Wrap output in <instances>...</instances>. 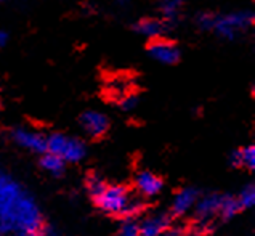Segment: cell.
<instances>
[{
  "instance_id": "cell-1",
  "label": "cell",
  "mask_w": 255,
  "mask_h": 236,
  "mask_svg": "<svg viewBox=\"0 0 255 236\" xmlns=\"http://www.w3.org/2000/svg\"><path fill=\"white\" fill-rule=\"evenodd\" d=\"M0 228L2 233L26 235L45 230L37 201L6 177H0Z\"/></svg>"
},
{
  "instance_id": "cell-2",
  "label": "cell",
  "mask_w": 255,
  "mask_h": 236,
  "mask_svg": "<svg viewBox=\"0 0 255 236\" xmlns=\"http://www.w3.org/2000/svg\"><path fill=\"white\" fill-rule=\"evenodd\" d=\"M130 191L124 185H105V188L93 198L95 206L109 216L122 217L130 201Z\"/></svg>"
},
{
  "instance_id": "cell-3",
  "label": "cell",
  "mask_w": 255,
  "mask_h": 236,
  "mask_svg": "<svg viewBox=\"0 0 255 236\" xmlns=\"http://www.w3.org/2000/svg\"><path fill=\"white\" fill-rule=\"evenodd\" d=\"M47 151L61 156L66 161V164L68 162H71V164L81 162L87 154V148L84 142H81V140L74 137L58 134V132L56 134H50L47 137Z\"/></svg>"
},
{
  "instance_id": "cell-4",
  "label": "cell",
  "mask_w": 255,
  "mask_h": 236,
  "mask_svg": "<svg viewBox=\"0 0 255 236\" xmlns=\"http://www.w3.org/2000/svg\"><path fill=\"white\" fill-rule=\"evenodd\" d=\"M254 18L255 16L252 11H236V13L220 14V16H215L212 29L220 37L233 40L254 24Z\"/></svg>"
},
{
  "instance_id": "cell-5",
  "label": "cell",
  "mask_w": 255,
  "mask_h": 236,
  "mask_svg": "<svg viewBox=\"0 0 255 236\" xmlns=\"http://www.w3.org/2000/svg\"><path fill=\"white\" fill-rule=\"evenodd\" d=\"M220 203H222V195L218 193H210V195H201L198 203H196L193 209V219L194 222L201 225L210 224V220L218 217V211H220Z\"/></svg>"
},
{
  "instance_id": "cell-6",
  "label": "cell",
  "mask_w": 255,
  "mask_h": 236,
  "mask_svg": "<svg viewBox=\"0 0 255 236\" xmlns=\"http://www.w3.org/2000/svg\"><path fill=\"white\" fill-rule=\"evenodd\" d=\"M10 137L14 143L19 145L24 150H29L37 154H43L47 151V137H43L39 132L16 127L10 132Z\"/></svg>"
},
{
  "instance_id": "cell-7",
  "label": "cell",
  "mask_w": 255,
  "mask_h": 236,
  "mask_svg": "<svg viewBox=\"0 0 255 236\" xmlns=\"http://www.w3.org/2000/svg\"><path fill=\"white\" fill-rule=\"evenodd\" d=\"M201 193L193 187H186L177 191V195L173 196V201L170 206V216L173 219H180L185 217L188 214H191L196 203H198Z\"/></svg>"
},
{
  "instance_id": "cell-8",
  "label": "cell",
  "mask_w": 255,
  "mask_h": 236,
  "mask_svg": "<svg viewBox=\"0 0 255 236\" xmlns=\"http://www.w3.org/2000/svg\"><path fill=\"white\" fill-rule=\"evenodd\" d=\"M173 217L169 212H156L149 216H141L138 222L140 227V236H161L167 228L172 227Z\"/></svg>"
},
{
  "instance_id": "cell-9",
  "label": "cell",
  "mask_w": 255,
  "mask_h": 236,
  "mask_svg": "<svg viewBox=\"0 0 255 236\" xmlns=\"http://www.w3.org/2000/svg\"><path fill=\"white\" fill-rule=\"evenodd\" d=\"M79 122H81L85 134L92 138H101L103 135H106L109 130V125H111V122H109L108 116L105 113L95 111V109L85 111L81 116Z\"/></svg>"
},
{
  "instance_id": "cell-10",
  "label": "cell",
  "mask_w": 255,
  "mask_h": 236,
  "mask_svg": "<svg viewBox=\"0 0 255 236\" xmlns=\"http://www.w3.org/2000/svg\"><path fill=\"white\" fill-rule=\"evenodd\" d=\"M148 51L152 60H156L162 64H175L180 61L181 51L173 42L165 39H154L148 47Z\"/></svg>"
},
{
  "instance_id": "cell-11",
  "label": "cell",
  "mask_w": 255,
  "mask_h": 236,
  "mask_svg": "<svg viewBox=\"0 0 255 236\" xmlns=\"http://www.w3.org/2000/svg\"><path fill=\"white\" fill-rule=\"evenodd\" d=\"M135 188L141 198L149 199L161 193L164 188V180L154 172L140 171L135 175Z\"/></svg>"
},
{
  "instance_id": "cell-12",
  "label": "cell",
  "mask_w": 255,
  "mask_h": 236,
  "mask_svg": "<svg viewBox=\"0 0 255 236\" xmlns=\"http://www.w3.org/2000/svg\"><path fill=\"white\" fill-rule=\"evenodd\" d=\"M133 29L138 32L144 35V37L149 39H161L162 35L167 34V31L170 29V26L165 23L164 19H154V18H143L138 23L133 24Z\"/></svg>"
},
{
  "instance_id": "cell-13",
  "label": "cell",
  "mask_w": 255,
  "mask_h": 236,
  "mask_svg": "<svg viewBox=\"0 0 255 236\" xmlns=\"http://www.w3.org/2000/svg\"><path fill=\"white\" fill-rule=\"evenodd\" d=\"M40 167L45 172H48L50 175L61 177L64 174V171H66V161H64L61 156H58V154L45 151L40 156Z\"/></svg>"
},
{
  "instance_id": "cell-14",
  "label": "cell",
  "mask_w": 255,
  "mask_h": 236,
  "mask_svg": "<svg viewBox=\"0 0 255 236\" xmlns=\"http://www.w3.org/2000/svg\"><path fill=\"white\" fill-rule=\"evenodd\" d=\"M230 162L233 167H246L254 171L255 167V146L249 145L244 146V148H239L236 151L231 153Z\"/></svg>"
},
{
  "instance_id": "cell-15",
  "label": "cell",
  "mask_w": 255,
  "mask_h": 236,
  "mask_svg": "<svg viewBox=\"0 0 255 236\" xmlns=\"http://www.w3.org/2000/svg\"><path fill=\"white\" fill-rule=\"evenodd\" d=\"M181 8H183V0H159V10L162 13V19L170 27L177 24Z\"/></svg>"
},
{
  "instance_id": "cell-16",
  "label": "cell",
  "mask_w": 255,
  "mask_h": 236,
  "mask_svg": "<svg viewBox=\"0 0 255 236\" xmlns=\"http://www.w3.org/2000/svg\"><path fill=\"white\" fill-rule=\"evenodd\" d=\"M243 209L238 203V198L233 195H222V203H220V211H218V219L223 222L235 219L238 214H241Z\"/></svg>"
},
{
  "instance_id": "cell-17",
  "label": "cell",
  "mask_w": 255,
  "mask_h": 236,
  "mask_svg": "<svg viewBox=\"0 0 255 236\" xmlns=\"http://www.w3.org/2000/svg\"><path fill=\"white\" fill-rule=\"evenodd\" d=\"M236 198H238V203H239V206H241L243 211L252 209L254 204H255V187H254V183L246 185L241 190V193H239Z\"/></svg>"
},
{
  "instance_id": "cell-18",
  "label": "cell",
  "mask_w": 255,
  "mask_h": 236,
  "mask_svg": "<svg viewBox=\"0 0 255 236\" xmlns=\"http://www.w3.org/2000/svg\"><path fill=\"white\" fill-rule=\"evenodd\" d=\"M121 236H140V227H138L136 219H122L119 228Z\"/></svg>"
},
{
  "instance_id": "cell-19",
  "label": "cell",
  "mask_w": 255,
  "mask_h": 236,
  "mask_svg": "<svg viewBox=\"0 0 255 236\" xmlns=\"http://www.w3.org/2000/svg\"><path fill=\"white\" fill-rule=\"evenodd\" d=\"M106 182L103 179H100L98 175H90L89 179H87V191H89L90 198L93 199L95 196H97L101 190L105 188Z\"/></svg>"
},
{
  "instance_id": "cell-20",
  "label": "cell",
  "mask_w": 255,
  "mask_h": 236,
  "mask_svg": "<svg viewBox=\"0 0 255 236\" xmlns=\"http://www.w3.org/2000/svg\"><path fill=\"white\" fill-rule=\"evenodd\" d=\"M214 19L215 16L212 13H201L196 16V24H198V27L202 29V31H210V29L214 27Z\"/></svg>"
},
{
  "instance_id": "cell-21",
  "label": "cell",
  "mask_w": 255,
  "mask_h": 236,
  "mask_svg": "<svg viewBox=\"0 0 255 236\" xmlns=\"http://www.w3.org/2000/svg\"><path fill=\"white\" fill-rule=\"evenodd\" d=\"M138 105V97L133 93H126L124 97L119 98V106L124 109V111H132Z\"/></svg>"
},
{
  "instance_id": "cell-22",
  "label": "cell",
  "mask_w": 255,
  "mask_h": 236,
  "mask_svg": "<svg viewBox=\"0 0 255 236\" xmlns=\"http://www.w3.org/2000/svg\"><path fill=\"white\" fill-rule=\"evenodd\" d=\"M161 236H183V230H181V228L170 227V228H167Z\"/></svg>"
},
{
  "instance_id": "cell-23",
  "label": "cell",
  "mask_w": 255,
  "mask_h": 236,
  "mask_svg": "<svg viewBox=\"0 0 255 236\" xmlns=\"http://www.w3.org/2000/svg\"><path fill=\"white\" fill-rule=\"evenodd\" d=\"M8 42V34H6L5 31H2V29H0V48L2 47H5V43Z\"/></svg>"
},
{
  "instance_id": "cell-24",
  "label": "cell",
  "mask_w": 255,
  "mask_h": 236,
  "mask_svg": "<svg viewBox=\"0 0 255 236\" xmlns=\"http://www.w3.org/2000/svg\"><path fill=\"white\" fill-rule=\"evenodd\" d=\"M19 236H47L45 230H40V232H34V233H26V235H19Z\"/></svg>"
},
{
  "instance_id": "cell-25",
  "label": "cell",
  "mask_w": 255,
  "mask_h": 236,
  "mask_svg": "<svg viewBox=\"0 0 255 236\" xmlns=\"http://www.w3.org/2000/svg\"><path fill=\"white\" fill-rule=\"evenodd\" d=\"M130 3V0H116V5L119 6H127Z\"/></svg>"
},
{
  "instance_id": "cell-26",
  "label": "cell",
  "mask_w": 255,
  "mask_h": 236,
  "mask_svg": "<svg viewBox=\"0 0 255 236\" xmlns=\"http://www.w3.org/2000/svg\"><path fill=\"white\" fill-rule=\"evenodd\" d=\"M0 236H19V235H11V233H0Z\"/></svg>"
},
{
  "instance_id": "cell-27",
  "label": "cell",
  "mask_w": 255,
  "mask_h": 236,
  "mask_svg": "<svg viewBox=\"0 0 255 236\" xmlns=\"http://www.w3.org/2000/svg\"><path fill=\"white\" fill-rule=\"evenodd\" d=\"M0 233H2V228H0Z\"/></svg>"
},
{
  "instance_id": "cell-28",
  "label": "cell",
  "mask_w": 255,
  "mask_h": 236,
  "mask_svg": "<svg viewBox=\"0 0 255 236\" xmlns=\"http://www.w3.org/2000/svg\"><path fill=\"white\" fill-rule=\"evenodd\" d=\"M0 2H2V0H0Z\"/></svg>"
},
{
  "instance_id": "cell-29",
  "label": "cell",
  "mask_w": 255,
  "mask_h": 236,
  "mask_svg": "<svg viewBox=\"0 0 255 236\" xmlns=\"http://www.w3.org/2000/svg\"><path fill=\"white\" fill-rule=\"evenodd\" d=\"M0 177H2V175H0Z\"/></svg>"
}]
</instances>
